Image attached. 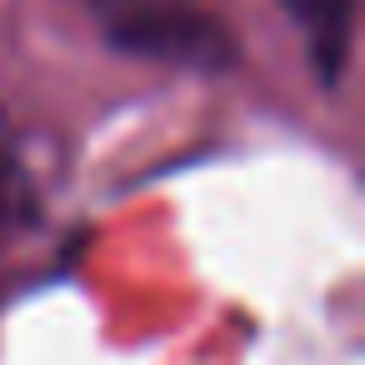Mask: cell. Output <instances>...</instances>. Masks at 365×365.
<instances>
[{
  "mask_svg": "<svg viewBox=\"0 0 365 365\" xmlns=\"http://www.w3.org/2000/svg\"><path fill=\"white\" fill-rule=\"evenodd\" d=\"M31 215H36V190H31V180H26L6 130H0V240L16 235Z\"/></svg>",
  "mask_w": 365,
  "mask_h": 365,
  "instance_id": "obj_3",
  "label": "cell"
},
{
  "mask_svg": "<svg viewBox=\"0 0 365 365\" xmlns=\"http://www.w3.org/2000/svg\"><path fill=\"white\" fill-rule=\"evenodd\" d=\"M285 11L300 21L305 46H310V71L320 86H335L350 56V31H355V0H285Z\"/></svg>",
  "mask_w": 365,
  "mask_h": 365,
  "instance_id": "obj_2",
  "label": "cell"
},
{
  "mask_svg": "<svg viewBox=\"0 0 365 365\" xmlns=\"http://www.w3.org/2000/svg\"><path fill=\"white\" fill-rule=\"evenodd\" d=\"M106 6V31L120 51L150 56V61H175V66H230V36L195 11L180 6H145V0H101Z\"/></svg>",
  "mask_w": 365,
  "mask_h": 365,
  "instance_id": "obj_1",
  "label": "cell"
}]
</instances>
